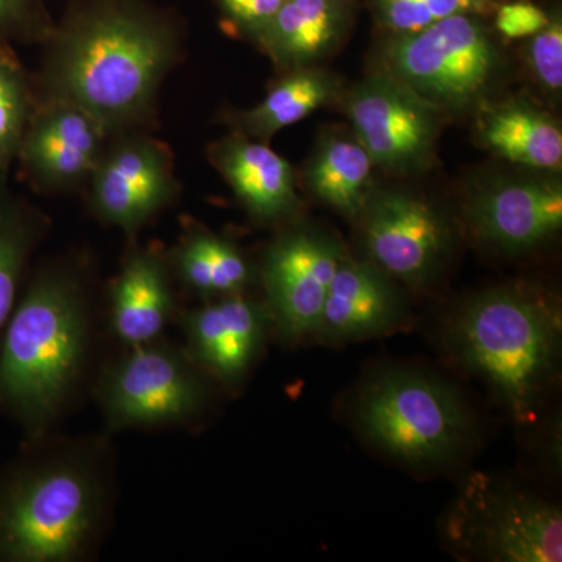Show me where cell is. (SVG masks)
Returning <instances> with one entry per match:
<instances>
[{"mask_svg": "<svg viewBox=\"0 0 562 562\" xmlns=\"http://www.w3.org/2000/svg\"><path fill=\"white\" fill-rule=\"evenodd\" d=\"M40 232V221L0 183V335L13 313L25 262Z\"/></svg>", "mask_w": 562, "mask_h": 562, "instance_id": "24", "label": "cell"}, {"mask_svg": "<svg viewBox=\"0 0 562 562\" xmlns=\"http://www.w3.org/2000/svg\"><path fill=\"white\" fill-rule=\"evenodd\" d=\"M373 161L360 140L330 138L310 161V190L346 217H360L369 199Z\"/></svg>", "mask_w": 562, "mask_h": 562, "instance_id": "22", "label": "cell"}, {"mask_svg": "<svg viewBox=\"0 0 562 562\" xmlns=\"http://www.w3.org/2000/svg\"><path fill=\"white\" fill-rule=\"evenodd\" d=\"M31 94L13 55L0 47V171L20 151L29 127Z\"/></svg>", "mask_w": 562, "mask_h": 562, "instance_id": "26", "label": "cell"}, {"mask_svg": "<svg viewBox=\"0 0 562 562\" xmlns=\"http://www.w3.org/2000/svg\"><path fill=\"white\" fill-rule=\"evenodd\" d=\"M406 317L405 297L394 279L373 262L346 255L314 336L327 344L364 341L397 330Z\"/></svg>", "mask_w": 562, "mask_h": 562, "instance_id": "14", "label": "cell"}, {"mask_svg": "<svg viewBox=\"0 0 562 562\" xmlns=\"http://www.w3.org/2000/svg\"><path fill=\"white\" fill-rule=\"evenodd\" d=\"M360 220L368 260L409 286L430 281L452 247L446 217L430 203L403 192L369 195Z\"/></svg>", "mask_w": 562, "mask_h": 562, "instance_id": "10", "label": "cell"}, {"mask_svg": "<svg viewBox=\"0 0 562 562\" xmlns=\"http://www.w3.org/2000/svg\"><path fill=\"white\" fill-rule=\"evenodd\" d=\"M105 135L102 125L77 106L46 102L29 122L18 154L41 187L65 190L91 176Z\"/></svg>", "mask_w": 562, "mask_h": 562, "instance_id": "15", "label": "cell"}, {"mask_svg": "<svg viewBox=\"0 0 562 562\" xmlns=\"http://www.w3.org/2000/svg\"><path fill=\"white\" fill-rule=\"evenodd\" d=\"M172 266L181 283L206 301L246 294L254 281V269L243 250L205 228H191L184 235Z\"/></svg>", "mask_w": 562, "mask_h": 562, "instance_id": "21", "label": "cell"}, {"mask_svg": "<svg viewBox=\"0 0 562 562\" xmlns=\"http://www.w3.org/2000/svg\"><path fill=\"white\" fill-rule=\"evenodd\" d=\"M471 220L480 238L497 249H535L561 231V184L542 180L497 184L475 199Z\"/></svg>", "mask_w": 562, "mask_h": 562, "instance_id": "16", "label": "cell"}, {"mask_svg": "<svg viewBox=\"0 0 562 562\" xmlns=\"http://www.w3.org/2000/svg\"><path fill=\"white\" fill-rule=\"evenodd\" d=\"M458 557L495 562H560V508L512 484L475 473L443 524Z\"/></svg>", "mask_w": 562, "mask_h": 562, "instance_id": "6", "label": "cell"}, {"mask_svg": "<svg viewBox=\"0 0 562 562\" xmlns=\"http://www.w3.org/2000/svg\"><path fill=\"white\" fill-rule=\"evenodd\" d=\"M188 353L210 379L235 386L260 357L272 328L265 303L250 295L211 299L181 316Z\"/></svg>", "mask_w": 562, "mask_h": 562, "instance_id": "13", "label": "cell"}, {"mask_svg": "<svg viewBox=\"0 0 562 562\" xmlns=\"http://www.w3.org/2000/svg\"><path fill=\"white\" fill-rule=\"evenodd\" d=\"M171 266L154 247L125 258L110 290V324L125 347L161 338L173 317Z\"/></svg>", "mask_w": 562, "mask_h": 562, "instance_id": "17", "label": "cell"}, {"mask_svg": "<svg viewBox=\"0 0 562 562\" xmlns=\"http://www.w3.org/2000/svg\"><path fill=\"white\" fill-rule=\"evenodd\" d=\"M283 2L284 0H217L228 24L251 38L271 21Z\"/></svg>", "mask_w": 562, "mask_h": 562, "instance_id": "30", "label": "cell"}, {"mask_svg": "<svg viewBox=\"0 0 562 562\" xmlns=\"http://www.w3.org/2000/svg\"><path fill=\"white\" fill-rule=\"evenodd\" d=\"M52 29L36 0H0V38L49 36Z\"/></svg>", "mask_w": 562, "mask_h": 562, "instance_id": "29", "label": "cell"}, {"mask_svg": "<svg viewBox=\"0 0 562 562\" xmlns=\"http://www.w3.org/2000/svg\"><path fill=\"white\" fill-rule=\"evenodd\" d=\"M347 114L373 165L409 171L430 157L439 106L395 77L361 83L347 101Z\"/></svg>", "mask_w": 562, "mask_h": 562, "instance_id": "11", "label": "cell"}, {"mask_svg": "<svg viewBox=\"0 0 562 562\" xmlns=\"http://www.w3.org/2000/svg\"><path fill=\"white\" fill-rule=\"evenodd\" d=\"M336 94V81L319 69H292L265 99L239 114L243 132L250 138L266 140L276 133L305 120Z\"/></svg>", "mask_w": 562, "mask_h": 562, "instance_id": "23", "label": "cell"}, {"mask_svg": "<svg viewBox=\"0 0 562 562\" xmlns=\"http://www.w3.org/2000/svg\"><path fill=\"white\" fill-rule=\"evenodd\" d=\"M90 179L95 216L127 235L157 216L179 190L165 147L140 136H128L102 151Z\"/></svg>", "mask_w": 562, "mask_h": 562, "instance_id": "12", "label": "cell"}, {"mask_svg": "<svg viewBox=\"0 0 562 562\" xmlns=\"http://www.w3.org/2000/svg\"><path fill=\"white\" fill-rule=\"evenodd\" d=\"M362 435L395 460L416 468L452 461L472 436L460 394L442 380L408 369L373 376L355 403Z\"/></svg>", "mask_w": 562, "mask_h": 562, "instance_id": "5", "label": "cell"}, {"mask_svg": "<svg viewBox=\"0 0 562 562\" xmlns=\"http://www.w3.org/2000/svg\"><path fill=\"white\" fill-rule=\"evenodd\" d=\"M344 257L341 244L310 227L291 228L268 247L261 266L265 305L281 338L295 342L316 335Z\"/></svg>", "mask_w": 562, "mask_h": 562, "instance_id": "9", "label": "cell"}, {"mask_svg": "<svg viewBox=\"0 0 562 562\" xmlns=\"http://www.w3.org/2000/svg\"><path fill=\"white\" fill-rule=\"evenodd\" d=\"M98 457L70 447L0 471V562H69L90 552L106 508Z\"/></svg>", "mask_w": 562, "mask_h": 562, "instance_id": "4", "label": "cell"}, {"mask_svg": "<svg viewBox=\"0 0 562 562\" xmlns=\"http://www.w3.org/2000/svg\"><path fill=\"white\" fill-rule=\"evenodd\" d=\"M386 58L395 79L435 105L464 109L482 98L498 69V50L482 16L454 14L394 35Z\"/></svg>", "mask_w": 562, "mask_h": 562, "instance_id": "8", "label": "cell"}, {"mask_svg": "<svg viewBox=\"0 0 562 562\" xmlns=\"http://www.w3.org/2000/svg\"><path fill=\"white\" fill-rule=\"evenodd\" d=\"M495 27L506 38H525L542 31L550 13L532 0H512L498 3L494 11Z\"/></svg>", "mask_w": 562, "mask_h": 562, "instance_id": "28", "label": "cell"}, {"mask_svg": "<svg viewBox=\"0 0 562 562\" xmlns=\"http://www.w3.org/2000/svg\"><path fill=\"white\" fill-rule=\"evenodd\" d=\"M446 344L517 420H530L560 373V303L528 284L492 288L449 316Z\"/></svg>", "mask_w": 562, "mask_h": 562, "instance_id": "3", "label": "cell"}, {"mask_svg": "<svg viewBox=\"0 0 562 562\" xmlns=\"http://www.w3.org/2000/svg\"><path fill=\"white\" fill-rule=\"evenodd\" d=\"M211 158L255 221L277 224L297 211L291 165L265 143L232 136L214 146Z\"/></svg>", "mask_w": 562, "mask_h": 562, "instance_id": "18", "label": "cell"}, {"mask_svg": "<svg viewBox=\"0 0 562 562\" xmlns=\"http://www.w3.org/2000/svg\"><path fill=\"white\" fill-rule=\"evenodd\" d=\"M530 61L536 77L549 90L562 87V20L560 11H550V21L531 36Z\"/></svg>", "mask_w": 562, "mask_h": 562, "instance_id": "27", "label": "cell"}, {"mask_svg": "<svg viewBox=\"0 0 562 562\" xmlns=\"http://www.w3.org/2000/svg\"><path fill=\"white\" fill-rule=\"evenodd\" d=\"M49 40L46 102L77 106L106 135L150 116L179 54L176 27L140 0H80Z\"/></svg>", "mask_w": 562, "mask_h": 562, "instance_id": "1", "label": "cell"}, {"mask_svg": "<svg viewBox=\"0 0 562 562\" xmlns=\"http://www.w3.org/2000/svg\"><path fill=\"white\" fill-rule=\"evenodd\" d=\"M482 139L494 154L527 168L557 171L562 165V132L546 111L524 102L486 114Z\"/></svg>", "mask_w": 562, "mask_h": 562, "instance_id": "20", "label": "cell"}, {"mask_svg": "<svg viewBox=\"0 0 562 562\" xmlns=\"http://www.w3.org/2000/svg\"><path fill=\"white\" fill-rule=\"evenodd\" d=\"M376 21L394 35H406L430 27L454 14L487 18L501 0H369Z\"/></svg>", "mask_w": 562, "mask_h": 562, "instance_id": "25", "label": "cell"}, {"mask_svg": "<svg viewBox=\"0 0 562 562\" xmlns=\"http://www.w3.org/2000/svg\"><path fill=\"white\" fill-rule=\"evenodd\" d=\"M351 13L353 0H284L254 40L281 68H306L341 41Z\"/></svg>", "mask_w": 562, "mask_h": 562, "instance_id": "19", "label": "cell"}, {"mask_svg": "<svg viewBox=\"0 0 562 562\" xmlns=\"http://www.w3.org/2000/svg\"><path fill=\"white\" fill-rule=\"evenodd\" d=\"M91 344L83 284L66 268L43 269L0 335V409L29 441L44 439L85 371Z\"/></svg>", "mask_w": 562, "mask_h": 562, "instance_id": "2", "label": "cell"}, {"mask_svg": "<svg viewBox=\"0 0 562 562\" xmlns=\"http://www.w3.org/2000/svg\"><path fill=\"white\" fill-rule=\"evenodd\" d=\"M210 375L162 338L127 347L103 372L99 402L110 431L188 424L210 402Z\"/></svg>", "mask_w": 562, "mask_h": 562, "instance_id": "7", "label": "cell"}]
</instances>
